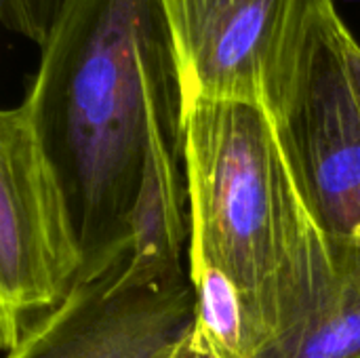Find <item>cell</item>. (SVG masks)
I'll use <instances>...</instances> for the list:
<instances>
[{
	"instance_id": "6da1fadb",
	"label": "cell",
	"mask_w": 360,
	"mask_h": 358,
	"mask_svg": "<svg viewBox=\"0 0 360 358\" xmlns=\"http://www.w3.org/2000/svg\"><path fill=\"white\" fill-rule=\"evenodd\" d=\"M63 190L82 279L190 241L188 95L160 0H72L21 101Z\"/></svg>"
},
{
	"instance_id": "7a4b0ae2",
	"label": "cell",
	"mask_w": 360,
	"mask_h": 358,
	"mask_svg": "<svg viewBox=\"0 0 360 358\" xmlns=\"http://www.w3.org/2000/svg\"><path fill=\"white\" fill-rule=\"evenodd\" d=\"M186 177L190 272L211 268L234 285L255 352L304 327L333 291V247L272 114L253 101L188 99Z\"/></svg>"
},
{
	"instance_id": "3957f363",
	"label": "cell",
	"mask_w": 360,
	"mask_h": 358,
	"mask_svg": "<svg viewBox=\"0 0 360 358\" xmlns=\"http://www.w3.org/2000/svg\"><path fill=\"white\" fill-rule=\"evenodd\" d=\"M272 118L331 247L360 245V44L335 4L312 23Z\"/></svg>"
},
{
	"instance_id": "277c9868",
	"label": "cell",
	"mask_w": 360,
	"mask_h": 358,
	"mask_svg": "<svg viewBox=\"0 0 360 358\" xmlns=\"http://www.w3.org/2000/svg\"><path fill=\"white\" fill-rule=\"evenodd\" d=\"M63 190L19 103L0 116V338L11 352L82 274Z\"/></svg>"
},
{
	"instance_id": "5b68a950",
	"label": "cell",
	"mask_w": 360,
	"mask_h": 358,
	"mask_svg": "<svg viewBox=\"0 0 360 358\" xmlns=\"http://www.w3.org/2000/svg\"><path fill=\"white\" fill-rule=\"evenodd\" d=\"M196 312L181 260L131 251L78 281L6 358H171Z\"/></svg>"
},
{
	"instance_id": "8992f818",
	"label": "cell",
	"mask_w": 360,
	"mask_h": 358,
	"mask_svg": "<svg viewBox=\"0 0 360 358\" xmlns=\"http://www.w3.org/2000/svg\"><path fill=\"white\" fill-rule=\"evenodd\" d=\"M188 99H240L272 116L316 17L333 0H160Z\"/></svg>"
},
{
	"instance_id": "52a82bcc",
	"label": "cell",
	"mask_w": 360,
	"mask_h": 358,
	"mask_svg": "<svg viewBox=\"0 0 360 358\" xmlns=\"http://www.w3.org/2000/svg\"><path fill=\"white\" fill-rule=\"evenodd\" d=\"M335 281L325 306L253 358H360V245L333 247Z\"/></svg>"
},
{
	"instance_id": "ba28073f",
	"label": "cell",
	"mask_w": 360,
	"mask_h": 358,
	"mask_svg": "<svg viewBox=\"0 0 360 358\" xmlns=\"http://www.w3.org/2000/svg\"><path fill=\"white\" fill-rule=\"evenodd\" d=\"M190 279L196 312L171 358H253L255 344L234 285L211 268L194 270Z\"/></svg>"
},
{
	"instance_id": "9c48e42d",
	"label": "cell",
	"mask_w": 360,
	"mask_h": 358,
	"mask_svg": "<svg viewBox=\"0 0 360 358\" xmlns=\"http://www.w3.org/2000/svg\"><path fill=\"white\" fill-rule=\"evenodd\" d=\"M72 0H0V19L6 30L42 49Z\"/></svg>"
}]
</instances>
